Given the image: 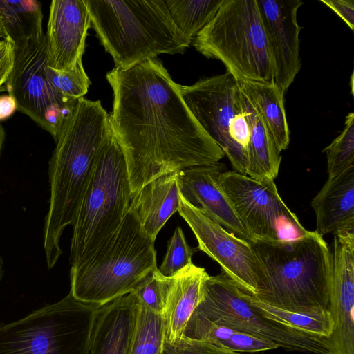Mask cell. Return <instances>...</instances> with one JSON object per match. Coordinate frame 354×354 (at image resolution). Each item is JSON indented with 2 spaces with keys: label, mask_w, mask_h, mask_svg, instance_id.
Wrapping results in <instances>:
<instances>
[{
  "label": "cell",
  "mask_w": 354,
  "mask_h": 354,
  "mask_svg": "<svg viewBox=\"0 0 354 354\" xmlns=\"http://www.w3.org/2000/svg\"><path fill=\"white\" fill-rule=\"evenodd\" d=\"M15 48L6 39L0 41V92L6 91V83L13 68Z\"/></svg>",
  "instance_id": "34"
},
{
  "label": "cell",
  "mask_w": 354,
  "mask_h": 354,
  "mask_svg": "<svg viewBox=\"0 0 354 354\" xmlns=\"http://www.w3.org/2000/svg\"><path fill=\"white\" fill-rule=\"evenodd\" d=\"M183 338L207 342L239 353H255L279 348L274 343L215 324L194 315L188 321Z\"/></svg>",
  "instance_id": "24"
},
{
  "label": "cell",
  "mask_w": 354,
  "mask_h": 354,
  "mask_svg": "<svg viewBox=\"0 0 354 354\" xmlns=\"http://www.w3.org/2000/svg\"><path fill=\"white\" fill-rule=\"evenodd\" d=\"M246 175L255 179L273 180L277 176L281 156L263 118L254 106Z\"/></svg>",
  "instance_id": "25"
},
{
  "label": "cell",
  "mask_w": 354,
  "mask_h": 354,
  "mask_svg": "<svg viewBox=\"0 0 354 354\" xmlns=\"http://www.w3.org/2000/svg\"><path fill=\"white\" fill-rule=\"evenodd\" d=\"M333 235L329 305L333 326L326 343L329 354H354V232Z\"/></svg>",
  "instance_id": "14"
},
{
  "label": "cell",
  "mask_w": 354,
  "mask_h": 354,
  "mask_svg": "<svg viewBox=\"0 0 354 354\" xmlns=\"http://www.w3.org/2000/svg\"><path fill=\"white\" fill-rule=\"evenodd\" d=\"M171 277L163 276L156 268L131 292L138 303L162 315Z\"/></svg>",
  "instance_id": "30"
},
{
  "label": "cell",
  "mask_w": 354,
  "mask_h": 354,
  "mask_svg": "<svg viewBox=\"0 0 354 354\" xmlns=\"http://www.w3.org/2000/svg\"><path fill=\"white\" fill-rule=\"evenodd\" d=\"M100 306L80 302L69 292L22 318L0 324V354H88Z\"/></svg>",
  "instance_id": "9"
},
{
  "label": "cell",
  "mask_w": 354,
  "mask_h": 354,
  "mask_svg": "<svg viewBox=\"0 0 354 354\" xmlns=\"http://www.w3.org/2000/svg\"><path fill=\"white\" fill-rule=\"evenodd\" d=\"M1 38L3 39V33L0 26V41L1 40Z\"/></svg>",
  "instance_id": "39"
},
{
  "label": "cell",
  "mask_w": 354,
  "mask_h": 354,
  "mask_svg": "<svg viewBox=\"0 0 354 354\" xmlns=\"http://www.w3.org/2000/svg\"><path fill=\"white\" fill-rule=\"evenodd\" d=\"M238 81L244 95L263 118L279 151L286 149L290 130L281 88L274 82Z\"/></svg>",
  "instance_id": "22"
},
{
  "label": "cell",
  "mask_w": 354,
  "mask_h": 354,
  "mask_svg": "<svg viewBox=\"0 0 354 354\" xmlns=\"http://www.w3.org/2000/svg\"><path fill=\"white\" fill-rule=\"evenodd\" d=\"M323 152L326 156L328 177L335 176L354 166L353 112L346 115L343 130Z\"/></svg>",
  "instance_id": "29"
},
{
  "label": "cell",
  "mask_w": 354,
  "mask_h": 354,
  "mask_svg": "<svg viewBox=\"0 0 354 354\" xmlns=\"http://www.w3.org/2000/svg\"><path fill=\"white\" fill-rule=\"evenodd\" d=\"M91 25L115 67L127 68L163 53L183 54L192 41L163 0H84Z\"/></svg>",
  "instance_id": "4"
},
{
  "label": "cell",
  "mask_w": 354,
  "mask_h": 354,
  "mask_svg": "<svg viewBox=\"0 0 354 354\" xmlns=\"http://www.w3.org/2000/svg\"><path fill=\"white\" fill-rule=\"evenodd\" d=\"M137 310L132 293L100 306L93 324L88 354H129Z\"/></svg>",
  "instance_id": "18"
},
{
  "label": "cell",
  "mask_w": 354,
  "mask_h": 354,
  "mask_svg": "<svg viewBox=\"0 0 354 354\" xmlns=\"http://www.w3.org/2000/svg\"><path fill=\"white\" fill-rule=\"evenodd\" d=\"M106 77L113 91L109 121L125 159L132 196L161 175L223 158L159 59L115 67Z\"/></svg>",
  "instance_id": "1"
},
{
  "label": "cell",
  "mask_w": 354,
  "mask_h": 354,
  "mask_svg": "<svg viewBox=\"0 0 354 354\" xmlns=\"http://www.w3.org/2000/svg\"><path fill=\"white\" fill-rule=\"evenodd\" d=\"M225 170L218 162L193 166L178 171L180 195L223 228L247 241L253 239L236 216L230 201L218 184Z\"/></svg>",
  "instance_id": "17"
},
{
  "label": "cell",
  "mask_w": 354,
  "mask_h": 354,
  "mask_svg": "<svg viewBox=\"0 0 354 354\" xmlns=\"http://www.w3.org/2000/svg\"><path fill=\"white\" fill-rule=\"evenodd\" d=\"M4 140H5V131H4L1 124L0 123V155L1 153Z\"/></svg>",
  "instance_id": "37"
},
{
  "label": "cell",
  "mask_w": 354,
  "mask_h": 354,
  "mask_svg": "<svg viewBox=\"0 0 354 354\" xmlns=\"http://www.w3.org/2000/svg\"><path fill=\"white\" fill-rule=\"evenodd\" d=\"M43 13L37 0H0V26L3 39L18 48L41 39Z\"/></svg>",
  "instance_id": "23"
},
{
  "label": "cell",
  "mask_w": 354,
  "mask_h": 354,
  "mask_svg": "<svg viewBox=\"0 0 354 354\" xmlns=\"http://www.w3.org/2000/svg\"><path fill=\"white\" fill-rule=\"evenodd\" d=\"M321 2L333 10L351 28H354L353 0H321Z\"/></svg>",
  "instance_id": "35"
},
{
  "label": "cell",
  "mask_w": 354,
  "mask_h": 354,
  "mask_svg": "<svg viewBox=\"0 0 354 354\" xmlns=\"http://www.w3.org/2000/svg\"><path fill=\"white\" fill-rule=\"evenodd\" d=\"M46 65L44 34L41 39L15 49L13 68L6 88L15 98L17 110L55 139L78 100L62 95L53 86L46 74Z\"/></svg>",
  "instance_id": "12"
},
{
  "label": "cell",
  "mask_w": 354,
  "mask_h": 354,
  "mask_svg": "<svg viewBox=\"0 0 354 354\" xmlns=\"http://www.w3.org/2000/svg\"><path fill=\"white\" fill-rule=\"evenodd\" d=\"M46 74L53 86L62 95L78 100L87 93L91 81L87 76L82 62L68 71H57L46 65Z\"/></svg>",
  "instance_id": "31"
},
{
  "label": "cell",
  "mask_w": 354,
  "mask_h": 354,
  "mask_svg": "<svg viewBox=\"0 0 354 354\" xmlns=\"http://www.w3.org/2000/svg\"><path fill=\"white\" fill-rule=\"evenodd\" d=\"M197 249L187 243L183 230L177 227L170 239L165 258L158 271L165 277H171L191 264L192 258Z\"/></svg>",
  "instance_id": "32"
},
{
  "label": "cell",
  "mask_w": 354,
  "mask_h": 354,
  "mask_svg": "<svg viewBox=\"0 0 354 354\" xmlns=\"http://www.w3.org/2000/svg\"><path fill=\"white\" fill-rule=\"evenodd\" d=\"M209 274L192 263L171 277V283L162 314L165 344L173 346L184 336L186 326L203 297Z\"/></svg>",
  "instance_id": "19"
},
{
  "label": "cell",
  "mask_w": 354,
  "mask_h": 354,
  "mask_svg": "<svg viewBox=\"0 0 354 354\" xmlns=\"http://www.w3.org/2000/svg\"><path fill=\"white\" fill-rule=\"evenodd\" d=\"M164 354H243L216 346L211 343L183 338L176 345L165 344Z\"/></svg>",
  "instance_id": "33"
},
{
  "label": "cell",
  "mask_w": 354,
  "mask_h": 354,
  "mask_svg": "<svg viewBox=\"0 0 354 354\" xmlns=\"http://www.w3.org/2000/svg\"><path fill=\"white\" fill-rule=\"evenodd\" d=\"M178 212L194 232L200 250L218 263L239 286L255 294L258 266L249 243L230 232L180 194Z\"/></svg>",
  "instance_id": "13"
},
{
  "label": "cell",
  "mask_w": 354,
  "mask_h": 354,
  "mask_svg": "<svg viewBox=\"0 0 354 354\" xmlns=\"http://www.w3.org/2000/svg\"><path fill=\"white\" fill-rule=\"evenodd\" d=\"M193 45L205 57L221 61L238 80L274 82V62L257 0H223Z\"/></svg>",
  "instance_id": "6"
},
{
  "label": "cell",
  "mask_w": 354,
  "mask_h": 354,
  "mask_svg": "<svg viewBox=\"0 0 354 354\" xmlns=\"http://www.w3.org/2000/svg\"><path fill=\"white\" fill-rule=\"evenodd\" d=\"M132 197L125 159L112 131L97 155L72 225L71 266L79 264L118 229Z\"/></svg>",
  "instance_id": "7"
},
{
  "label": "cell",
  "mask_w": 354,
  "mask_h": 354,
  "mask_svg": "<svg viewBox=\"0 0 354 354\" xmlns=\"http://www.w3.org/2000/svg\"><path fill=\"white\" fill-rule=\"evenodd\" d=\"M249 354H257V353H249Z\"/></svg>",
  "instance_id": "40"
},
{
  "label": "cell",
  "mask_w": 354,
  "mask_h": 354,
  "mask_svg": "<svg viewBox=\"0 0 354 354\" xmlns=\"http://www.w3.org/2000/svg\"><path fill=\"white\" fill-rule=\"evenodd\" d=\"M320 236L354 232V166L328 177L311 201Z\"/></svg>",
  "instance_id": "20"
},
{
  "label": "cell",
  "mask_w": 354,
  "mask_h": 354,
  "mask_svg": "<svg viewBox=\"0 0 354 354\" xmlns=\"http://www.w3.org/2000/svg\"><path fill=\"white\" fill-rule=\"evenodd\" d=\"M178 171L156 178L133 195L130 209L136 216L143 231L153 241L179 208Z\"/></svg>",
  "instance_id": "21"
},
{
  "label": "cell",
  "mask_w": 354,
  "mask_h": 354,
  "mask_svg": "<svg viewBox=\"0 0 354 354\" xmlns=\"http://www.w3.org/2000/svg\"><path fill=\"white\" fill-rule=\"evenodd\" d=\"M112 131L100 100L78 99L61 124L49 161L50 200L44 227L46 264L53 268L62 254V235L72 225L97 155Z\"/></svg>",
  "instance_id": "2"
},
{
  "label": "cell",
  "mask_w": 354,
  "mask_h": 354,
  "mask_svg": "<svg viewBox=\"0 0 354 354\" xmlns=\"http://www.w3.org/2000/svg\"><path fill=\"white\" fill-rule=\"evenodd\" d=\"M154 242L129 209L118 229L70 270V293L102 306L131 293L157 267Z\"/></svg>",
  "instance_id": "5"
},
{
  "label": "cell",
  "mask_w": 354,
  "mask_h": 354,
  "mask_svg": "<svg viewBox=\"0 0 354 354\" xmlns=\"http://www.w3.org/2000/svg\"><path fill=\"white\" fill-rule=\"evenodd\" d=\"M164 345L162 315L138 303L129 354H164Z\"/></svg>",
  "instance_id": "28"
},
{
  "label": "cell",
  "mask_w": 354,
  "mask_h": 354,
  "mask_svg": "<svg viewBox=\"0 0 354 354\" xmlns=\"http://www.w3.org/2000/svg\"><path fill=\"white\" fill-rule=\"evenodd\" d=\"M258 266V299L284 310L329 312L330 251L323 236L308 231L303 236L248 241Z\"/></svg>",
  "instance_id": "3"
},
{
  "label": "cell",
  "mask_w": 354,
  "mask_h": 354,
  "mask_svg": "<svg viewBox=\"0 0 354 354\" xmlns=\"http://www.w3.org/2000/svg\"><path fill=\"white\" fill-rule=\"evenodd\" d=\"M17 109L16 101L12 95L0 96V121L10 117Z\"/></svg>",
  "instance_id": "36"
},
{
  "label": "cell",
  "mask_w": 354,
  "mask_h": 354,
  "mask_svg": "<svg viewBox=\"0 0 354 354\" xmlns=\"http://www.w3.org/2000/svg\"><path fill=\"white\" fill-rule=\"evenodd\" d=\"M4 263L2 257L0 256V282L3 277L4 274V268H3Z\"/></svg>",
  "instance_id": "38"
},
{
  "label": "cell",
  "mask_w": 354,
  "mask_h": 354,
  "mask_svg": "<svg viewBox=\"0 0 354 354\" xmlns=\"http://www.w3.org/2000/svg\"><path fill=\"white\" fill-rule=\"evenodd\" d=\"M192 315L286 350L329 354L327 337L265 317L246 298L243 289L223 271L207 279L203 299Z\"/></svg>",
  "instance_id": "10"
},
{
  "label": "cell",
  "mask_w": 354,
  "mask_h": 354,
  "mask_svg": "<svg viewBox=\"0 0 354 354\" xmlns=\"http://www.w3.org/2000/svg\"><path fill=\"white\" fill-rule=\"evenodd\" d=\"M242 289L246 298L265 317L308 333L326 337L330 336L333 324L329 312L303 314L284 310L262 302Z\"/></svg>",
  "instance_id": "27"
},
{
  "label": "cell",
  "mask_w": 354,
  "mask_h": 354,
  "mask_svg": "<svg viewBox=\"0 0 354 354\" xmlns=\"http://www.w3.org/2000/svg\"><path fill=\"white\" fill-rule=\"evenodd\" d=\"M275 65L274 83L283 93L301 68L297 10L301 0H257Z\"/></svg>",
  "instance_id": "15"
},
{
  "label": "cell",
  "mask_w": 354,
  "mask_h": 354,
  "mask_svg": "<svg viewBox=\"0 0 354 354\" xmlns=\"http://www.w3.org/2000/svg\"><path fill=\"white\" fill-rule=\"evenodd\" d=\"M218 184L253 239L288 240L308 232L285 204L273 180L225 171Z\"/></svg>",
  "instance_id": "11"
},
{
  "label": "cell",
  "mask_w": 354,
  "mask_h": 354,
  "mask_svg": "<svg viewBox=\"0 0 354 354\" xmlns=\"http://www.w3.org/2000/svg\"><path fill=\"white\" fill-rule=\"evenodd\" d=\"M187 108L228 158L234 171L245 174L252 132V104L230 72L178 84Z\"/></svg>",
  "instance_id": "8"
},
{
  "label": "cell",
  "mask_w": 354,
  "mask_h": 354,
  "mask_svg": "<svg viewBox=\"0 0 354 354\" xmlns=\"http://www.w3.org/2000/svg\"><path fill=\"white\" fill-rule=\"evenodd\" d=\"M91 20L84 0H53L45 34L47 66L68 71L82 62Z\"/></svg>",
  "instance_id": "16"
},
{
  "label": "cell",
  "mask_w": 354,
  "mask_h": 354,
  "mask_svg": "<svg viewBox=\"0 0 354 354\" xmlns=\"http://www.w3.org/2000/svg\"><path fill=\"white\" fill-rule=\"evenodd\" d=\"M223 0L164 1L177 28L192 42L215 17Z\"/></svg>",
  "instance_id": "26"
}]
</instances>
